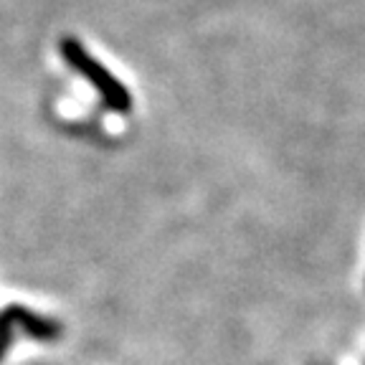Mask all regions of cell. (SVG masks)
Instances as JSON below:
<instances>
[{"mask_svg":"<svg viewBox=\"0 0 365 365\" xmlns=\"http://www.w3.org/2000/svg\"><path fill=\"white\" fill-rule=\"evenodd\" d=\"M61 53L68 61V66H74L76 71L102 94L104 104H107L112 112H120V114L130 112L132 109L130 91L125 89V84H122L107 66H102L97 58L89 56V51H86L84 46H79L74 38H66V41H61Z\"/></svg>","mask_w":365,"mask_h":365,"instance_id":"obj_1","label":"cell"},{"mask_svg":"<svg viewBox=\"0 0 365 365\" xmlns=\"http://www.w3.org/2000/svg\"><path fill=\"white\" fill-rule=\"evenodd\" d=\"M16 332L31 337V340L56 342L63 335V327L56 319L43 317L41 312H34L23 304H8L6 309H0V360L6 358Z\"/></svg>","mask_w":365,"mask_h":365,"instance_id":"obj_2","label":"cell"}]
</instances>
